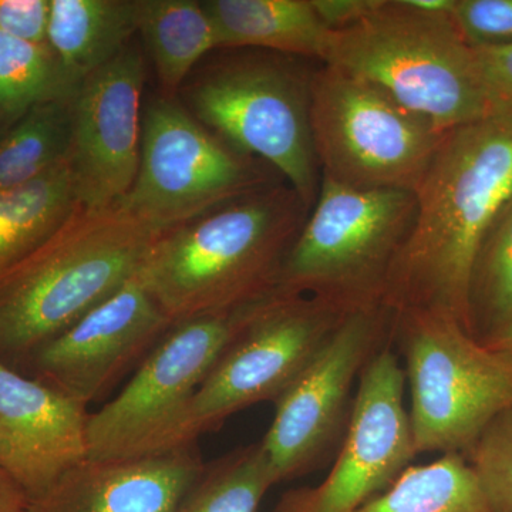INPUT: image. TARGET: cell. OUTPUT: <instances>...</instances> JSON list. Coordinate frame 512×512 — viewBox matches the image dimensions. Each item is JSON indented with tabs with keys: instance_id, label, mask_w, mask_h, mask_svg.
<instances>
[{
	"instance_id": "obj_22",
	"label": "cell",
	"mask_w": 512,
	"mask_h": 512,
	"mask_svg": "<svg viewBox=\"0 0 512 512\" xmlns=\"http://www.w3.org/2000/svg\"><path fill=\"white\" fill-rule=\"evenodd\" d=\"M357 512H494L461 453L409 466L382 494Z\"/></svg>"
},
{
	"instance_id": "obj_24",
	"label": "cell",
	"mask_w": 512,
	"mask_h": 512,
	"mask_svg": "<svg viewBox=\"0 0 512 512\" xmlns=\"http://www.w3.org/2000/svg\"><path fill=\"white\" fill-rule=\"evenodd\" d=\"M468 323L480 342L512 323V197L478 249L468 289Z\"/></svg>"
},
{
	"instance_id": "obj_10",
	"label": "cell",
	"mask_w": 512,
	"mask_h": 512,
	"mask_svg": "<svg viewBox=\"0 0 512 512\" xmlns=\"http://www.w3.org/2000/svg\"><path fill=\"white\" fill-rule=\"evenodd\" d=\"M274 168L201 124L174 97L143 111L140 164L121 208L158 237L276 183Z\"/></svg>"
},
{
	"instance_id": "obj_26",
	"label": "cell",
	"mask_w": 512,
	"mask_h": 512,
	"mask_svg": "<svg viewBox=\"0 0 512 512\" xmlns=\"http://www.w3.org/2000/svg\"><path fill=\"white\" fill-rule=\"evenodd\" d=\"M76 90L49 46L32 45L0 32V131L37 104L72 99Z\"/></svg>"
},
{
	"instance_id": "obj_11",
	"label": "cell",
	"mask_w": 512,
	"mask_h": 512,
	"mask_svg": "<svg viewBox=\"0 0 512 512\" xmlns=\"http://www.w3.org/2000/svg\"><path fill=\"white\" fill-rule=\"evenodd\" d=\"M348 313L306 295H269L211 367L192 400V439L232 414L276 403L298 380Z\"/></svg>"
},
{
	"instance_id": "obj_4",
	"label": "cell",
	"mask_w": 512,
	"mask_h": 512,
	"mask_svg": "<svg viewBox=\"0 0 512 512\" xmlns=\"http://www.w3.org/2000/svg\"><path fill=\"white\" fill-rule=\"evenodd\" d=\"M323 63L375 84L441 133L490 116L476 49L453 13L379 0L355 25L332 30Z\"/></svg>"
},
{
	"instance_id": "obj_15",
	"label": "cell",
	"mask_w": 512,
	"mask_h": 512,
	"mask_svg": "<svg viewBox=\"0 0 512 512\" xmlns=\"http://www.w3.org/2000/svg\"><path fill=\"white\" fill-rule=\"evenodd\" d=\"M171 326L138 272L22 366L33 379L89 406L138 367Z\"/></svg>"
},
{
	"instance_id": "obj_31",
	"label": "cell",
	"mask_w": 512,
	"mask_h": 512,
	"mask_svg": "<svg viewBox=\"0 0 512 512\" xmlns=\"http://www.w3.org/2000/svg\"><path fill=\"white\" fill-rule=\"evenodd\" d=\"M377 2L379 0H312V5L330 30H339L365 18L376 8Z\"/></svg>"
},
{
	"instance_id": "obj_20",
	"label": "cell",
	"mask_w": 512,
	"mask_h": 512,
	"mask_svg": "<svg viewBox=\"0 0 512 512\" xmlns=\"http://www.w3.org/2000/svg\"><path fill=\"white\" fill-rule=\"evenodd\" d=\"M137 32L167 97L180 92L202 57L218 49L214 25L197 0H138Z\"/></svg>"
},
{
	"instance_id": "obj_7",
	"label": "cell",
	"mask_w": 512,
	"mask_h": 512,
	"mask_svg": "<svg viewBox=\"0 0 512 512\" xmlns=\"http://www.w3.org/2000/svg\"><path fill=\"white\" fill-rule=\"evenodd\" d=\"M392 343L404 360L417 454H464L512 407V360L457 320L424 311L394 312Z\"/></svg>"
},
{
	"instance_id": "obj_27",
	"label": "cell",
	"mask_w": 512,
	"mask_h": 512,
	"mask_svg": "<svg viewBox=\"0 0 512 512\" xmlns=\"http://www.w3.org/2000/svg\"><path fill=\"white\" fill-rule=\"evenodd\" d=\"M468 453L493 511L512 512V407L485 427Z\"/></svg>"
},
{
	"instance_id": "obj_1",
	"label": "cell",
	"mask_w": 512,
	"mask_h": 512,
	"mask_svg": "<svg viewBox=\"0 0 512 512\" xmlns=\"http://www.w3.org/2000/svg\"><path fill=\"white\" fill-rule=\"evenodd\" d=\"M414 194L416 217L387 275L383 305L439 313L470 332L474 261L512 197V121L488 116L448 131Z\"/></svg>"
},
{
	"instance_id": "obj_3",
	"label": "cell",
	"mask_w": 512,
	"mask_h": 512,
	"mask_svg": "<svg viewBox=\"0 0 512 512\" xmlns=\"http://www.w3.org/2000/svg\"><path fill=\"white\" fill-rule=\"evenodd\" d=\"M158 235L120 205L77 208L55 235L0 275V362L13 367L119 292Z\"/></svg>"
},
{
	"instance_id": "obj_6",
	"label": "cell",
	"mask_w": 512,
	"mask_h": 512,
	"mask_svg": "<svg viewBox=\"0 0 512 512\" xmlns=\"http://www.w3.org/2000/svg\"><path fill=\"white\" fill-rule=\"evenodd\" d=\"M416 208L413 191L359 190L322 178L282 266L279 289L348 315L383 305L387 275L412 231Z\"/></svg>"
},
{
	"instance_id": "obj_17",
	"label": "cell",
	"mask_w": 512,
	"mask_h": 512,
	"mask_svg": "<svg viewBox=\"0 0 512 512\" xmlns=\"http://www.w3.org/2000/svg\"><path fill=\"white\" fill-rule=\"evenodd\" d=\"M204 466L195 447L160 456L87 458L30 500L28 512H175Z\"/></svg>"
},
{
	"instance_id": "obj_12",
	"label": "cell",
	"mask_w": 512,
	"mask_h": 512,
	"mask_svg": "<svg viewBox=\"0 0 512 512\" xmlns=\"http://www.w3.org/2000/svg\"><path fill=\"white\" fill-rule=\"evenodd\" d=\"M394 311L379 305L350 313L301 376L275 403L261 446L275 483L325 466L348 431L367 363L392 342Z\"/></svg>"
},
{
	"instance_id": "obj_32",
	"label": "cell",
	"mask_w": 512,
	"mask_h": 512,
	"mask_svg": "<svg viewBox=\"0 0 512 512\" xmlns=\"http://www.w3.org/2000/svg\"><path fill=\"white\" fill-rule=\"evenodd\" d=\"M29 497L0 467V512H28Z\"/></svg>"
},
{
	"instance_id": "obj_28",
	"label": "cell",
	"mask_w": 512,
	"mask_h": 512,
	"mask_svg": "<svg viewBox=\"0 0 512 512\" xmlns=\"http://www.w3.org/2000/svg\"><path fill=\"white\" fill-rule=\"evenodd\" d=\"M453 18L473 47L512 45V0H456Z\"/></svg>"
},
{
	"instance_id": "obj_29",
	"label": "cell",
	"mask_w": 512,
	"mask_h": 512,
	"mask_svg": "<svg viewBox=\"0 0 512 512\" xmlns=\"http://www.w3.org/2000/svg\"><path fill=\"white\" fill-rule=\"evenodd\" d=\"M490 116L512 121V45L474 47Z\"/></svg>"
},
{
	"instance_id": "obj_23",
	"label": "cell",
	"mask_w": 512,
	"mask_h": 512,
	"mask_svg": "<svg viewBox=\"0 0 512 512\" xmlns=\"http://www.w3.org/2000/svg\"><path fill=\"white\" fill-rule=\"evenodd\" d=\"M72 99L45 101L0 131V190L19 187L67 163Z\"/></svg>"
},
{
	"instance_id": "obj_19",
	"label": "cell",
	"mask_w": 512,
	"mask_h": 512,
	"mask_svg": "<svg viewBox=\"0 0 512 512\" xmlns=\"http://www.w3.org/2000/svg\"><path fill=\"white\" fill-rule=\"evenodd\" d=\"M137 13L138 0H50L47 46L72 86L130 45Z\"/></svg>"
},
{
	"instance_id": "obj_5",
	"label": "cell",
	"mask_w": 512,
	"mask_h": 512,
	"mask_svg": "<svg viewBox=\"0 0 512 512\" xmlns=\"http://www.w3.org/2000/svg\"><path fill=\"white\" fill-rule=\"evenodd\" d=\"M301 57L241 52L202 66L185 86L190 113L229 146L274 168L313 207L322 173L313 146L311 82Z\"/></svg>"
},
{
	"instance_id": "obj_14",
	"label": "cell",
	"mask_w": 512,
	"mask_h": 512,
	"mask_svg": "<svg viewBox=\"0 0 512 512\" xmlns=\"http://www.w3.org/2000/svg\"><path fill=\"white\" fill-rule=\"evenodd\" d=\"M144 82V56L131 42L73 94L67 164L84 210L114 207L133 187L140 164Z\"/></svg>"
},
{
	"instance_id": "obj_8",
	"label": "cell",
	"mask_w": 512,
	"mask_h": 512,
	"mask_svg": "<svg viewBox=\"0 0 512 512\" xmlns=\"http://www.w3.org/2000/svg\"><path fill=\"white\" fill-rule=\"evenodd\" d=\"M268 296L235 311L171 326L124 389L90 414L89 458L160 456L195 447L192 400L218 357Z\"/></svg>"
},
{
	"instance_id": "obj_16",
	"label": "cell",
	"mask_w": 512,
	"mask_h": 512,
	"mask_svg": "<svg viewBox=\"0 0 512 512\" xmlns=\"http://www.w3.org/2000/svg\"><path fill=\"white\" fill-rule=\"evenodd\" d=\"M87 407L0 362V467L29 501L89 458Z\"/></svg>"
},
{
	"instance_id": "obj_21",
	"label": "cell",
	"mask_w": 512,
	"mask_h": 512,
	"mask_svg": "<svg viewBox=\"0 0 512 512\" xmlns=\"http://www.w3.org/2000/svg\"><path fill=\"white\" fill-rule=\"evenodd\" d=\"M77 208L67 163L28 184L0 190V275L42 247Z\"/></svg>"
},
{
	"instance_id": "obj_18",
	"label": "cell",
	"mask_w": 512,
	"mask_h": 512,
	"mask_svg": "<svg viewBox=\"0 0 512 512\" xmlns=\"http://www.w3.org/2000/svg\"><path fill=\"white\" fill-rule=\"evenodd\" d=\"M218 49H259L325 62L332 30L312 0H205Z\"/></svg>"
},
{
	"instance_id": "obj_2",
	"label": "cell",
	"mask_w": 512,
	"mask_h": 512,
	"mask_svg": "<svg viewBox=\"0 0 512 512\" xmlns=\"http://www.w3.org/2000/svg\"><path fill=\"white\" fill-rule=\"evenodd\" d=\"M312 208L281 181L158 237L140 275L171 325L235 311L279 289Z\"/></svg>"
},
{
	"instance_id": "obj_13",
	"label": "cell",
	"mask_w": 512,
	"mask_h": 512,
	"mask_svg": "<svg viewBox=\"0 0 512 512\" xmlns=\"http://www.w3.org/2000/svg\"><path fill=\"white\" fill-rule=\"evenodd\" d=\"M404 392L406 376L390 342L359 377L348 431L328 476L286 491L272 512H357L387 490L417 456Z\"/></svg>"
},
{
	"instance_id": "obj_9",
	"label": "cell",
	"mask_w": 512,
	"mask_h": 512,
	"mask_svg": "<svg viewBox=\"0 0 512 512\" xmlns=\"http://www.w3.org/2000/svg\"><path fill=\"white\" fill-rule=\"evenodd\" d=\"M311 127L322 178L359 190L416 191L446 133L362 77L320 63Z\"/></svg>"
},
{
	"instance_id": "obj_30",
	"label": "cell",
	"mask_w": 512,
	"mask_h": 512,
	"mask_svg": "<svg viewBox=\"0 0 512 512\" xmlns=\"http://www.w3.org/2000/svg\"><path fill=\"white\" fill-rule=\"evenodd\" d=\"M50 0H0V32L10 37L47 46Z\"/></svg>"
},
{
	"instance_id": "obj_33",
	"label": "cell",
	"mask_w": 512,
	"mask_h": 512,
	"mask_svg": "<svg viewBox=\"0 0 512 512\" xmlns=\"http://www.w3.org/2000/svg\"><path fill=\"white\" fill-rule=\"evenodd\" d=\"M484 345L488 348L497 350V352L503 353L508 359L512 360V323L507 326L504 330H501L498 335L493 338L485 340Z\"/></svg>"
},
{
	"instance_id": "obj_25",
	"label": "cell",
	"mask_w": 512,
	"mask_h": 512,
	"mask_svg": "<svg viewBox=\"0 0 512 512\" xmlns=\"http://www.w3.org/2000/svg\"><path fill=\"white\" fill-rule=\"evenodd\" d=\"M274 485L258 441L205 464L175 512H258Z\"/></svg>"
}]
</instances>
